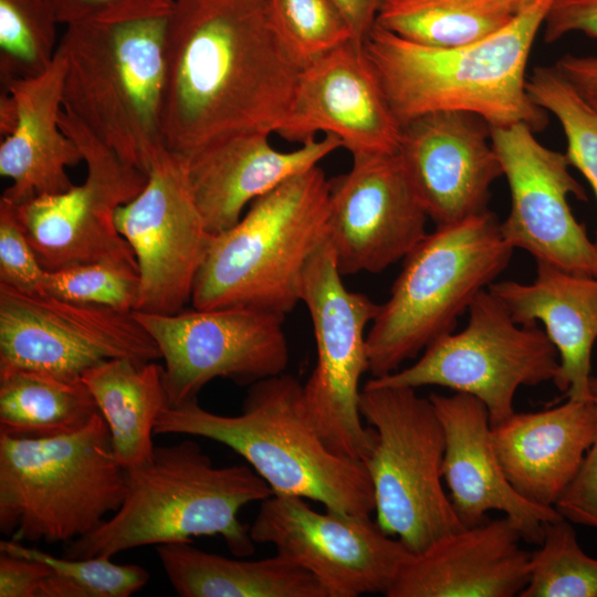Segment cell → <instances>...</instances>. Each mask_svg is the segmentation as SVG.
<instances>
[{
  "label": "cell",
  "mask_w": 597,
  "mask_h": 597,
  "mask_svg": "<svg viewBox=\"0 0 597 597\" xmlns=\"http://www.w3.org/2000/svg\"><path fill=\"white\" fill-rule=\"evenodd\" d=\"M167 13L66 25L64 109L147 175L165 147L161 102Z\"/></svg>",
  "instance_id": "5b68a950"
},
{
  "label": "cell",
  "mask_w": 597,
  "mask_h": 597,
  "mask_svg": "<svg viewBox=\"0 0 597 597\" xmlns=\"http://www.w3.org/2000/svg\"><path fill=\"white\" fill-rule=\"evenodd\" d=\"M546 43L570 33H583L597 40V0H554L543 28Z\"/></svg>",
  "instance_id": "ab89813d"
},
{
  "label": "cell",
  "mask_w": 597,
  "mask_h": 597,
  "mask_svg": "<svg viewBox=\"0 0 597 597\" xmlns=\"http://www.w3.org/2000/svg\"><path fill=\"white\" fill-rule=\"evenodd\" d=\"M302 302L316 343V365L303 385L306 406L333 451L364 461L376 432L363 423L359 383L369 370L365 331L379 305L345 287L327 238L305 269Z\"/></svg>",
  "instance_id": "8fae6325"
},
{
  "label": "cell",
  "mask_w": 597,
  "mask_h": 597,
  "mask_svg": "<svg viewBox=\"0 0 597 597\" xmlns=\"http://www.w3.org/2000/svg\"><path fill=\"white\" fill-rule=\"evenodd\" d=\"M554 65L583 97L597 107V55L566 53Z\"/></svg>",
  "instance_id": "b9f144b4"
},
{
  "label": "cell",
  "mask_w": 597,
  "mask_h": 597,
  "mask_svg": "<svg viewBox=\"0 0 597 597\" xmlns=\"http://www.w3.org/2000/svg\"><path fill=\"white\" fill-rule=\"evenodd\" d=\"M156 552L180 597H325L306 569L277 553L237 559L201 551L191 542L157 545Z\"/></svg>",
  "instance_id": "4316f807"
},
{
  "label": "cell",
  "mask_w": 597,
  "mask_h": 597,
  "mask_svg": "<svg viewBox=\"0 0 597 597\" xmlns=\"http://www.w3.org/2000/svg\"><path fill=\"white\" fill-rule=\"evenodd\" d=\"M51 568L42 562L1 553L0 597H36Z\"/></svg>",
  "instance_id": "60d3db41"
},
{
  "label": "cell",
  "mask_w": 597,
  "mask_h": 597,
  "mask_svg": "<svg viewBox=\"0 0 597 597\" xmlns=\"http://www.w3.org/2000/svg\"><path fill=\"white\" fill-rule=\"evenodd\" d=\"M591 395L596 413L594 440L555 509L572 523L597 528V377L591 378Z\"/></svg>",
  "instance_id": "74e56055"
},
{
  "label": "cell",
  "mask_w": 597,
  "mask_h": 597,
  "mask_svg": "<svg viewBox=\"0 0 597 597\" xmlns=\"http://www.w3.org/2000/svg\"><path fill=\"white\" fill-rule=\"evenodd\" d=\"M134 314L160 352L172 406L198 400L216 378L252 385L283 374L290 362L283 315L244 306Z\"/></svg>",
  "instance_id": "5bb4252c"
},
{
  "label": "cell",
  "mask_w": 597,
  "mask_h": 597,
  "mask_svg": "<svg viewBox=\"0 0 597 597\" xmlns=\"http://www.w3.org/2000/svg\"><path fill=\"white\" fill-rule=\"evenodd\" d=\"M114 358H161L134 312L65 301L0 284V370L82 379Z\"/></svg>",
  "instance_id": "7c38bea8"
},
{
  "label": "cell",
  "mask_w": 597,
  "mask_h": 597,
  "mask_svg": "<svg viewBox=\"0 0 597 597\" xmlns=\"http://www.w3.org/2000/svg\"><path fill=\"white\" fill-rule=\"evenodd\" d=\"M506 516L464 527L410 554L387 597H514L528 583L532 553Z\"/></svg>",
  "instance_id": "603a6c76"
},
{
  "label": "cell",
  "mask_w": 597,
  "mask_h": 597,
  "mask_svg": "<svg viewBox=\"0 0 597 597\" xmlns=\"http://www.w3.org/2000/svg\"><path fill=\"white\" fill-rule=\"evenodd\" d=\"M553 1L532 0L498 32L454 48L418 44L375 24L364 52L400 124L427 113L463 111L491 127L546 128L548 113L528 94L526 69Z\"/></svg>",
  "instance_id": "7a4b0ae2"
},
{
  "label": "cell",
  "mask_w": 597,
  "mask_h": 597,
  "mask_svg": "<svg viewBox=\"0 0 597 597\" xmlns=\"http://www.w3.org/2000/svg\"><path fill=\"white\" fill-rule=\"evenodd\" d=\"M468 313L462 331L430 343L416 363L369 380L415 389L440 386L471 395L486 407L491 427L512 416L517 389L553 380L558 354L544 329L516 323L488 289Z\"/></svg>",
  "instance_id": "30bf717a"
},
{
  "label": "cell",
  "mask_w": 597,
  "mask_h": 597,
  "mask_svg": "<svg viewBox=\"0 0 597 597\" xmlns=\"http://www.w3.org/2000/svg\"><path fill=\"white\" fill-rule=\"evenodd\" d=\"M265 4L274 31L302 67L355 40L332 0H265Z\"/></svg>",
  "instance_id": "e575fe53"
},
{
  "label": "cell",
  "mask_w": 597,
  "mask_h": 597,
  "mask_svg": "<svg viewBox=\"0 0 597 597\" xmlns=\"http://www.w3.org/2000/svg\"><path fill=\"white\" fill-rule=\"evenodd\" d=\"M594 400H575L536 412H514L491 427L502 470L526 500L548 507L578 473L593 443Z\"/></svg>",
  "instance_id": "d4e9b609"
},
{
  "label": "cell",
  "mask_w": 597,
  "mask_h": 597,
  "mask_svg": "<svg viewBox=\"0 0 597 597\" xmlns=\"http://www.w3.org/2000/svg\"><path fill=\"white\" fill-rule=\"evenodd\" d=\"M270 135L232 132L185 156L195 201L212 235L233 227L253 200L343 147L339 138L325 134L282 151L271 145Z\"/></svg>",
  "instance_id": "7402d4cb"
},
{
  "label": "cell",
  "mask_w": 597,
  "mask_h": 597,
  "mask_svg": "<svg viewBox=\"0 0 597 597\" xmlns=\"http://www.w3.org/2000/svg\"><path fill=\"white\" fill-rule=\"evenodd\" d=\"M491 127V126H490ZM525 124L491 127V140L510 191L501 231L513 249L536 261L597 277V244L578 222L569 196L586 200L565 153L542 144Z\"/></svg>",
  "instance_id": "e0dca14e"
},
{
  "label": "cell",
  "mask_w": 597,
  "mask_h": 597,
  "mask_svg": "<svg viewBox=\"0 0 597 597\" xmlns=\"http://www.w3.org/2000/svg\"><path fill=\"white\" fill-rule=\"evenodd\" d=\"M513 250L490 210L427 233L404 259L367 333L373 377L398 370L452 333L478 294L507 266Z\"/></svg>",
  "instance_id": "52a82bcc"
},
{
  "label": "cell",
  "mask_w": 597,
  "mask_h": 597,
  "mask_svg": "<svg viewBox=\"0 0 597 597\" xmlns=\"http://www.w3.org/2000/svg\"><path fill=\"white\" fill-rule=\"evenodd\" d=\"M532 0H383L375 24L411 42L454 48L505 27Z\"/></svg>",
  "instance_id": "f546056e"
},
{
  "label": "cell",
  "mask_w": 597,
  "mask_h": 597,
  "mask_svg": "<svg viewBox=\"0 0 597 597\" xmlns=\"http://www.w3.org/2000/svg\"><path fill=\"white\" fill-rule=\"evenodd\" d=\"M249 534L306 569L325 597L386 595L411 554L367 514L318 512L291 495L263 500Z\"/></svg>",
  "instance_id": "2e32d148"
},
{
  "label": "cell",
  "mask_w": 597,
  "mask_h": 597,
  "mask_svg": "<svg viewBox=\"0 0 597 597\" xmlns=\"http://www.w3.org/2000/svg\"><path fill=\"white\" fill-rule=\"evenodd\" d=\"M45 272L27 237L17 206L0 198V284L23 292H43Z\"/></svg>",
  "instance_id": "8d00e7d4"
},
{
  "label": "cell",
  "mask_w": 597,
  "mask_h": 597,
  "mask_svg": "<svg viewBox=\"0 0 597 597\" xmlns=\"http://www.w3.org/2000/svg\"><path fill=\"white\" fill-rule=\"evenodd\" d=\"M400 126L363 43L352 39L302 67L274 134L300 145L331 134L358 156L396 153Z\"/></svg>",
  "instance_id": "ffe728a7"
},
{
  "label": "cell",
  "mask_w": 597,
  "mask_h": 597,
  "mask_svg": "<svg viewBox=\"0 0 597 597\" xmlns=\"http://www.w3.org/2000/svg\"><path fill=\"white\" fill-rule=\"evenodd\" d=\"M329 179L315 166L253 200L212 237L191 305L244 306L285 316L302 302L305 269L327 238Z\"/></svg>",
  "instance_id": "8992f818"
},
{
  "label": "cell",
  "mask_w": 597,
  "mask_h": 597,
  "mask_svg": "<svg viewBox=\"0 0 597 597\" xmlns=\"http://www.w3.org/2000/svg\"><path fill=\"white\" fill-rule=\"evenodd\" d=\"M125 479L126 494L119 509L71 542L65 557L112 558L145 545L216 535L237 557L254 553L255 543L239 512L273 492L251 467H216L199 443L185 440L155 447L151 460L126 469Z\"/></svg>",
  "instance_id": "277c9868"
},
{
  "label": "cell",
  "mask_w": 597,
  "mask_h": 597,
  "mask_svg": "<svg viewBox=\"0 0 597 597\" xmlns=\"http://www.w3.org/2000/svg\"><path fill=\"white\" fill-rule=\"evenodd\" d=\"M59 23L113 21L167 13L174 0H49Z\"/></svg>",
  "instance_id": "f35d334b"
},
{
  "label": "cell",
  "mask_w": 597,
  "mask_h": 597,
  "mask_svg": "<svg viewBox=\"0 0 597 597\" xmlns=\"http://www.w3.org/2000/svg\"><path fill=\"white\" fill-rule=\"evenodd\" d=\"M405 174L436 227L488 209L492 184L502 176L491 127L463 111H439L404 122L396 150Z\"/></svg>",
  "instance_id": "d6986e66"
},
{
  "label": "cell",
  "mask_w": 597,
  "mask_h": 597,
  "mask_svg": "<svg viewBox=\"0 0 597 597\" xmlns=\"http://www.w3.org/2000/svg\"><path fill=\"white\" fill-rule=\"evenodd\" d=\"M346 19L354 39L363 43L376 22L383 0H332Z\"/></svg>",
  "instance_id": "7bdbcfd3"
},
{
  "label": "cell",
  "mask_w": 597,
  "mask_h": 597,
  "mask_svg": "<svg viewBox=\"0 0 597 597\" xmlns=\"http://www.w3.org/2000/svg\"><path fill=\"white\" fill-rule=\"evenodd\" d=\"M115 226L138 265L135 312L185 310L213 237L195 201L186 157L163 147L149 165L145 188L116 210Z\"/></svg>",
  "instance_id": "9a60e30c"
},
{
  "label": "cell",
  "mask_w": 597,
  "mask_h": 597,
  "mask_svg": "<svg viewBox=\"0 0 597 597\" xmlns=\"http://www.w3.org/2000/svg\"><path fill=\"white\" fill-rule=\"evenodd\" d=\"M429 399L444 433L442 478L463 525L480 524L490 511H501L523 541L540 545L545 525L562 515L555 507L526 500L509 482L492 444L484 404L463 392H432Z\"/></svg>",
  "instance_id": "44dd1931"
},
{
  "label": "cell",
  "mask_w": 597,
  "mask_h": 597,
  "mask_svg": "<svg viewBox=\"0 0 597 597\" xmlns=\"http://www.w3.org/2000/svg\"><path fill=\"white\" fill-rule=\"evenodd\" d=\"M359 410L374 428L363 461L375 498L376 523L411 554L465 526L442 486L444 433L433 404L415 388L377 385L360 391Z\"/></svg>",
  "instance_id": "9c48e42d"
},
{
  "label": "cell",
  "mask_w": 597,
  "mask_h": 597,
  "mask_svg": "<svg viewBox=\"0 0 597 597\" xmlns=\"http://www.w3.org/2000/svg\"><path fill=\"white\" fill-rule=\"evenodd\" d=\"M56 23L49 0H0L1 86L46 71L57 51Z\"/></svg>",
  "instance_id": "d6a6232c"
},
{
  "label": "cell",
  "mask_w": 597,
  "mask_h": 597,
  "mask_svg": "<svg viewBox=\"0 0 597 597\" xmlns=\"http://www.w3.org/2000/svg\"><path fill=\"white\" fill-rule=\"evenodd\" d=\"M428 219L396 153L353 156L350 169L329 179L327 240L342 276L405 259Z\"/></svg>",
  "instance_id": "ac0fdd59"
},
{
  "label": "cell",
  "mask_w": 597,
  "mask_h": 597,
  "mask_svg": "<svg viewBox=\"0 0 597 597\" xmlns=\"http://www.w3.org/2000/svg\"><path fill=\"white\" fill-rule=\"evenodd\" d=\"M526 87L533 101L561 124L567 145L565 155L589 184L597 203V107L555 65L534 67Z\"/></svg>",
  "instance_id": "1f68e13d"
},
{
  "label": "cell",
  "mask_w": 597,
  "mask_h": 597,
  "mask_svg": "<svg viewBox=\"0 0 597 597\" xmlns=\"http://www.w3.org/2000/svg\"><path fill=\"white\" fill-rule=\"evenodd\" d=\"M301 70L265 0H174L165 42V147L188 156L232 132L274 134Z\"/></svg>",
  "instance_id": "6da1fadb"
},
{
  "label": "cell",
  "mask_w": 597,
  "mask_h": 597,
  "mask_svg": "<svg viewBox=\"0 0 597 597\" xmlns=\"http://www.w3.org/2000/svg\"><path fill=\"white\" fill-rule=\"evenodd\" d=\"M64 76L65 57L57 45L42 74L1 86L11 93L17 108L13 130L0 144V175L12 181L1 198L13 205L74 185L66 168L80 164L83 156L61 127Z\"/></svg>",
  "instance_id": "cb8c5ba5"
},
{
  "label": "cell",
  "mask_w": 597,
  "mask_h": 597,
  "mask_svg": "<svg viewBox=\"0 0 597 597\" xmlns=\"http://www.w3.org/2000/svg\"><path fill=\"white\" fill-rule=\"evenodd\" d=\"M0 553L35 559L51 568L36 597H129L150 577L139 565L116 564L104 556L56 557L12 540L0 542Z\"/></svg>",
  "instance_id": "4dcf8cb0"
},
{
  "label": "cell",
  "mask_w": 597,
  "mask_h": 597,
  "mask_svg": "<svg viewBox=\"0 0 597 597\" xmlns=\"http://www.w3.org/2000/svg\"><path fill=\"white\" fill-rule=\"evenodd\" d=\"M82 380L107 423L116 461L125 470L148 463L156 420L169 405L163 366L114 358L84 373Z\"/></svg>",
  "instance_id": "83f0119b"
},
{
  "label": "cell",
  "mask_w": 597,
  "mask_h": 597,
  "mask_svg": "<svg viewBox=\"0 0 597 597\" xmlns=\"http://www.w3.org/2000/svg\"><path fill=\"white\" fill-rule=\"evenodd\" d=\"M139 287L137 264L104 260L46 271L42 289L65 301L135 312Z\"/></svg>",
  "instance_id": "d590c367"
},
{
  "label": "cell",
  "mask_w": 597,
  "mask_h": 597,
  "mask_svg": "<svg viewBox=\"0 0 597 597\" xmlns=\"http://www.w3.org/2000/svg\"><path fill=\"white\" fill-rule=\"evenodd\" d=\"M156 434H189L240 454L275 495L300 496L325 509L370 515L373 485L363 461L333 451L317 430L297 378L280 374L252 385L241 412L226 416L198 400L167 405Z\"/></svg>",
  "instance_id": "3957f363"
},
{
  "label": "cell",
  "mask_w": 597,
  "mask_h": 597,
  "mask_svg": "<svg viewBox=\"0 0 597 597\" xmlns=\"http://www.w3.org/2000/svg\"><path fill=\"white\" fill-rule=\"evenodd\" d=\"M100 412L82 379L10 369L0 370V433L51 438L73 433Z\"/></svg>",
  "instance_id": "f1b7e54d"
},
{
  "label": "cell",
  "mask_w": 597,
  "mask_h": 597,
  "mask_svg": "<svg viewBox=\"0 0 597 597\" xmlns=\"http://www.w3.org/2000/svg\"><path fill=\"white\" fill-rule=\"evenodd\" d=\"M488 290L521 325L543 324L558 354L553 378L567 398L591 400V350L597 341V277L536 261L530 283L493 282Z\"/></svg>",
  "instance_id": "484cf974"
},
{
  "label": "cell",
  "mask_w": 597,
  "mask_h": 597,
  "mask_svg": "<svg viewBox=\"0 0 597 597\" xmlns=\"http://www.w3.org/2000/svg\"><path fill=\"white\" fill-rule=\"evenodd\" d=\"M60 122L80 148L87 175L66 191L15 205L41 265L54 271L104 260L137 264L115 226V212L145 188L147 175L122 160L70 112L63 109Z\"/></svg>",
  "instance_id": "4fadbf2b"
},
{
  "label": "cell",
  "mask_w": 597,
  "mask_h": 597,
  "mask_svg": "<svg viewBox=\"0 0 597 597\" xmlns=\"http://www.w3.org/2000/svg\"><path fill=\"white\" fill-rule=\"evenodd\" d=\"M125 494L101 412L69 434L0 433V531L12 541L71 543L115 513Z\"/></svg>",
  "instance_id": "ba28073f"
},
{
  "label": "cell",
  "mask_w": 597,
  "mask_h": 597,
  "mask_svg": "<svg viewBox=\"0 0 597 597\" xmlns=\"http://www.w3.org/2000/svg\"><path fill=\"white\" fill-rule=\"evenodd\" d=\"M540 546L520 597H597V559L582 549L572 522L547 523Z\"/></svg>",
  "instance_id": "836d02e7"
}]
</instances>
